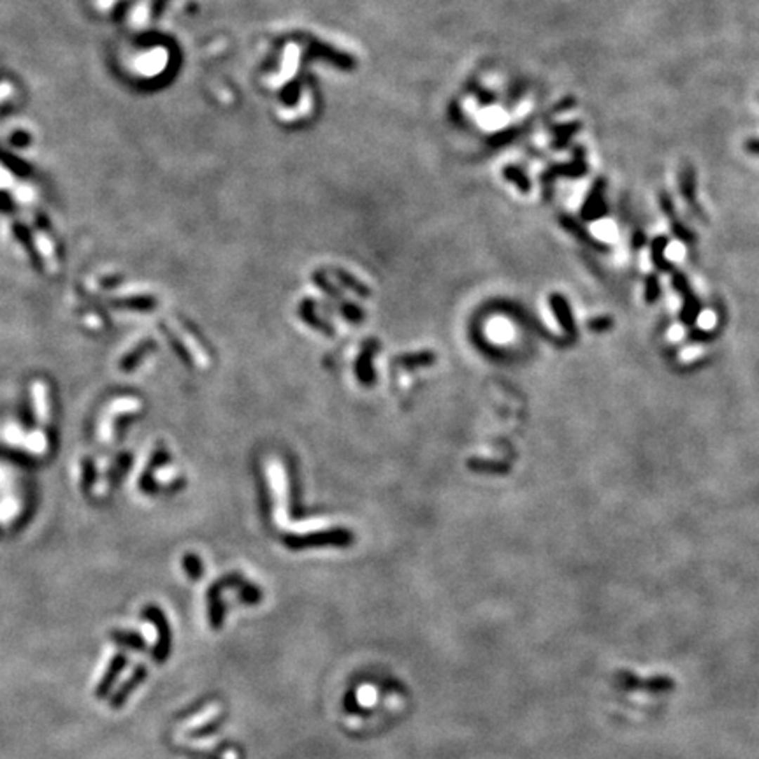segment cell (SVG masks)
Listing matches in <instances>:
<instances>
[{"mask_svg": "<svg viewBox=\"0 0 759 759\" xmlns=\"http://www.w3.org/2000/svg\"><path fill=\"white\" fill-rule=\"evenodd\" d=\"M285 545H287L290 550H304V548L311 547H327V545H332V547H346L353 541L350 531L346 529H329V531H318V533L311 534H301V536H285Z\"/></svg>", "mask_w": 759, "mask_h": 759, "instance_id": "obj_1", "label": "cell"}, {"mask_svg": "<svg viewBox=\"0 0 759 759\" xmlns=\"http://www.w3.org/2000/svg\"><path fill=\"white\" fill-rule=\"evenodd\" d=\"M143 617L146 618L150 624L155 625L157 629V643L153 647V661L158 664H164L165 659L171 654V645H172V632H171V624H169V618L165 617V614L162 611L160 606L150 603L143 608Z\"/></svg>", "mask_w": 759, "mask_h": 759, "instance_id": "obj_2", "label": "cell"}, {"mask_svg": "<svg viewBox=\"0 0 759 759\" xmlns=\"http://www.w3.org/2000/svg\"><path fill=\"white\" fill-rule=\"evenodd\" d=\"M615 680L625 691H643L652 692V694H661V692H670L675 687L673 678L666 675H652L649 678H640L631 671H618L615 675Z\"/></svg>", "mask_w": 759, "mask_h": 759, "instance_id": "obj_3", "label": "cell"}, {"mask_svg": "<svg viewBox=\"0 0 759 759\" xmlns=\"http://www.w3.org/2000/svg\"><path fill=\"white\" fill-rule=\"evenodd\" d=\"M146 677H148L146 664H137V666L134 668L132 673H130V677L126 678L122 685H119V689H116V691L112 692L111 699H109V706H111L112 710L123 708L126 699L130 698V694H132V692L136 691V689L139 687L144 680H146Z\"/></svg>", "mask_w": 759, "mask_h": 759, "instance_id": "obj_4", "label": "cell"}, {"mask_svg": "<svg viewBox=\"0 0 759 759\" xmlns=\"http://www.w3.org/2000/svg\"><path fill=\"white\" fill-rule=\"evenodd\" d=\"M126 664H129V657H126L125 654L119 652V654H115V656L111 657L108 668H105L104 677L100 678V682H98L97 687H95V698L104 699V698H108L109 694H111L112 685L116 684V680H118V677L122 675V671L126 668Z\"/></svg>", "mask_w": 759, "mask_h": 759, "instance_id": "obj_5", "label": "cell"}, {"mask_svg": "<svg viewBox=\"0 0 759 759\" xmlns=\"http://www.w3.org/2000/svg\"><path fill=\"white\" fill-rule=\"evenodd\" d=\"M32 404H34V415L35 422H37V429H42L48 425L49 422V390L42 379H35L32 383Z\"/></svg>", "mask_w": 759, "mask_h": 759, "instance_id": "obj_6", "label": "cell"}, {"mask_svg": "<svg viewBox=\"0 0 759 759\" xmlns=\"http://www.w3.org/2000/svg\"><path fill=\"white\" fill-rule=\"evenodd\" d=\"M221 585L218 582H214L213 585H209L207 590V618H209V625L213 629H220L225 622V603L221 601Z\"/></svg>", "mask_w": 759, "mask_h": 759, "instance_id": "obj_7", "label": "cell"}, {"mask_svg": "<svg viewBox=\"0 0 759 759\" xmlns=\"http://www.w3.org/2000/svg\"><path fill=\"white\" fill-rule=\"evenodd\" d=\"M109 638L111 642H115L116 645L123 647V649H130L134 652H144L148 649V643L144 640V636H141L137 631H123V629H115V631L109 632Z\"/></svg>", "mask_w": 759, "mask_h": 759, "instance_id": "obj_8", "label": "cell"}, {"mask_svg": "<svg viewBox=\"0 0 759 759\" xmlns=\"http://www.w3.org/2000/svg\"><path fill=\"white\" fill-rule=\"evenodd\" d=\"M34 242H35V248H37L39 255H41V259L44 260L46 266H48L49 273H56V271H58V260H56V253H55V248H53L51 239H49L44 232L35 231Z\"/></svg>", "mask_w": 759, "mask_h": 759, "instance_id": "obj_9", "label": "cell"}, {"mask_svg": "<svg viewBox=\"0 0 759 759\" xmlns=\"http://www.w3.org/2000/svg\"><path fill=\"white\" fill-rule=\"evenodd\" d=\"M238 589V599L242 601V603L257 604L262 599V590H260V587L253 585V583L242 582Z\"/></svg>", "mask_w": 759, "mask_h": 759, "instance_id": "obj_10", "label": "cell"}, {"mask_svg": "<svg viewBox=\"0 0 759 759\" xmlns=\"http://www.w3.org/2000/svg\"><path fill=\"white\" fill-rule=\"evenodd\" d=\"M27 448L30 450V452L37 453V455H41V453L46 452V448H48V441H46V434L42 429H35L34 432L28 434Z\"/></svg>", "mask_w": 759, "mask_h": 759, "instance_id": "obj_11", "label": "cell"}, {"mask_svg": "<svg viewBox=\"0 0 759 759\" xmlns=\"http://www.w3.org/2000/svg\"><path fill=\"white\" fill-rule=\"evenodd\" d=\"M183 568H185L186 575H188L190 580H193V582L200 580V576H202V562H200V559L197 557V555H185V559H183Z\"/></svg>", "mask_w": 759, "mask_h": 759, "instance_id": "obj_12", "label": "cell"}, {"mask_svg": "<svg viewBox=\"0 0 759 759\" xmlns=\"http://www.w3.org/2000/svg\"><path fill=\"white\" fill-rule=\"evenodd\" d=\"M491 334L494 336V339L498 341H508L512 339L513 336V329L510 327L508 322H495L494 325H492L491 329Z\"/></svg>", "mask_w": 759, "mask_h": 759, "instance_id": "obj_13", "label": "cell"}, {"mask_svg": "<svg viewBox=\"0 0 759 759\" xmlns=\"http://www.w3.org/2000/svg\"><path fill=\"white\" fill-rule=\"evenodd\" d=\"M220 722H221V719H216V720H213V722H207V724H204V726L197 727V729H193V731H192V733H188V737H190V738H200V737H207V734L214 733V729H216V727H218V726H220Z\"/></svg>", "mask_w": 759, "mask_h": 759, "instance_id": "obj_14", "label": "cell"}, {"mask_svg": "<svg viewBox=\"0 0 759 759\" xmlns=\"http://www.w3.org/2000/svg\"><path fill=\"white\" fill-rule=\"evenodd\" d=\"M717 322V316L713 311H703L701 316H699V327H703V329H710V327L715 325Z\"/></svg>", "mask_w": 759, "mask_h": 759, "instance_id": "obj_15", "label": "cell"}, {"mask_svg": "<svg viewBox=\"0 0 759 759\" xmlns=\"http://www.w3.org/2000/svg\"><path fill=\"white\" fill-rule=\"evenodd\" d=\"M596 234L601 235V238H604V239H610L611 235L615 234V228L611 227V225L604 227V223H601V227H596Z\"/></svg>", "mask_w": 759, "mask_h": 759, "instance_id": "obj_16", "label": "cell"}, {"mask_svg": "<svg viewBox=\"0 0 759 759\" xmlns=\"http://www.w3.org/2000/svg\"><path fill=\"white\" fill-rule=\"evenodd\" d=\"M668 255H670L671 259H680V257H682V249H680V246H671V248H670V253H668Z\"/></svg>", "mask_w": 759, "mask_h": 759, "instance_id": "obj_17", "label": "cell"}]
</instances>
